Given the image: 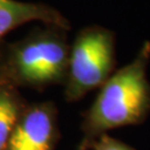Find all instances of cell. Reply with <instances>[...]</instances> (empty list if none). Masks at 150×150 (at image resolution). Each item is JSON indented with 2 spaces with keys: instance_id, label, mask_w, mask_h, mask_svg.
Instances as JSON below:
<instances>
[{
  "instance_id": "cell-5",
  "label": "cell",
  "mask_w": 150,
  "mask_h": 150,
  "mask_svg": "<svg viewBox=\"0 0 150 150\" xmlns=\"http://www.w3.org/2000/svg\"><path fill=\"white\" fill-rule=\"evenodd\" d=\"M31 21L57 26L68 31L71 29L69 20L51 6L19 0H0V45L6 35Z\"/></svg>"
},
{
  "instance_id": "cell-1",
  "label": "cell",
  "mask_w": 150,
  "mask_h": 150,
  "mask_svg": "<svg viewBox=\"0 0 150 150\" xmlns=\"http://www.w3.org/2000/svg\"><path fill=\"white\" fill-rule=\"evenodd\" d=\"M150 41H145L134 60L115 71L100 88L85 113L80 150H89L100 136L120 127L145 121L150 113Z\"/></svg>"
},
{
  "instance_id": "cell-3",
  "label": "cell",
  "mask_w": 150,
  "mask_h": 150,
  "mask_svg": "<svg viewBox=\"0 0 150 150\" xmlns=\"http://www.w3.org/2000/svg\"><path fill=\"white\" fill-rule=\"evenodd\" d=\"M115 32L98 25L82 28L70 43L64 99L78 101L88 92L99 89L115 72Z\"/></svg>"
},
{
  "instance_id": "cell-2",
  "label": "cell",
  "mask_w": 150,
  "mask_h": 150,
  "mask_svg": "<svg viewBox=\"0 0 150 150\" xmlns=\"http://www.w3.org/2000/svg\"><path fill=\"white\" fill-rule=\"evenodd\" d=\"M64 28H35L18 41L1 48L6 79L17 88L43 90L64 83L70 43Z\"/></svg>"
},
{
  "instance_id": "cell-4",
  "label": "cell",
  "mask_w": 150,
  "mask_h": 150,
  "mask_svg": "<svg viewBox=\"0 0 150 150\" xmlns=\"http://www.w3.org/2000/svg\"><path fill=\"white\" fill-rule=\"evenodd\" d=\"M57 113L51 101L26 105L6 150H54L59 138Z\"/></svg>"
},
{
  "instance_id": "cell-6",
  "label": "cell",
  "mask_w": 150,
  "mask_h": 150,
  "mask_svg": "<svg viewBox=\"0 0 150 150\" xmlns=\"http://www.w3.org/2000/svg\"><path fill=\"white\" fill-rule=\"evenodd\" d=\"M26 102L18 88L4 77L0 80V150H6Z\"/></svg>"
},
{
  "instance_id": "cell-8",
  "label": "cell",
  "mask_w": 150,
  "mask_h": 150,
  "mask_svg": "<svg viewBox=\"0 0 150 150\" xmlns=\"http://www.w3.org/2000/svg\"><path fill=\"white\" fill-rule=\"evenodd\" d=\"M5 77L4 70H2V54H1V46H0V80Z\"/></svg>"
},
{
  "instance_id": "cell-7",
  "label": "cell",
  "mask_w": 150,
  "mask_h": 150,
  "mask_svg": "<svg viewBox=\"0 0 150 150\" xmlns=\"http://www.w3.org/2000/svg\"><path fill=\"white\" fill-rule=\"evenodd\" d=\"M91 150H134L130 146L113 138L108 134H102L90 147Z\"/></svg>"
}]
</instances>
